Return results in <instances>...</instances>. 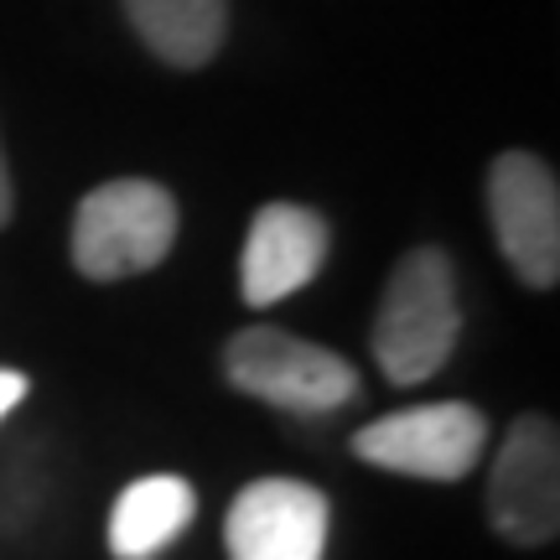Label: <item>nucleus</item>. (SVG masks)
Returning <instances> with one entry per match:
<instances>
[{
	"label": "nucleus",
	"mask_w": 560,
	"mask_h": 560,
	"mask_svg": "<svg viewBox=\"0 0 560 560\" xmlns=\"http://www.w3.org/2000/svg\"><path fill=\"white\" fill-rule=\"evenodd\" d=\"M457 285L452 260L436 244L410 249L384 285V306L374 322V359L389 384H425L457 348Z\"/></svg>",
	"instance_id": "f257e3e1"
},
{
	"label": "nucleus",
	"mask_w": 560,
	"mask_h": 560,
	"mask_svg": "<svg viewBox=\"0 0 560 560\" xmlns=\"http://www.w3.org/2000/svg\"><path fill=\"white\" fill-rule=\"evenodd\" d=\"M177 244V202L161 182L115 177L73 213V265L89 280H125L156 270Z\"/></svg>",
	"instance_id": "f03ea898"
},
{
	"label": "nucleus",
	"mask_w": 560,
	"mask_h": 560,
	"mask_svg": "<svg viewBox=\"0 0 560 560\" xmlns=\"http://www.w3.org/2000/svg\"><path fill=\"white\" fill-rule=\"evenodd\" d=\"M223 374L240 395L276 405V410H296V416H327L359 395V369L317 348L306 338H291L280 327H244L223 348Z\"/></svg>",
	"instance_id": "7ed1b4c3"
},
{
	"label": "nucleus",
	"mask_w": 560,
	"mask_h": 560,
	"mask_svg": "<svg viewBox=\"0 0 560 560\" xmlns=\"http://www.w3.org/2000/svg\"><path fill=\"white\" fill-rule=\"evenodd\" d=\"M482 446H488V420L482 410L462 400L446 405H416V410H395V416L363 425L353 436V452L374 462L384 472L425 482H457L478 467Z\"/></svg>",
	"instance_id": "20e7f679"
},
{
	"label": "nucleus",
	"mask_w": 560,
	"mask_h": 560,
	"mask_svg": "<svg viewBox=\"0 0 560 560\" xmlns=\"http://www.w3.org/2000/svg\"><path fill=\"white\" fill-rule=\"evenodd\" d=\"M488 219L503 260L535 291L560 280V187L556 172L529 151H503L488 166Z\"/></svg>",
	"instance_id": "39448f33"
},
{
	"label": "nucleus",
	"mask_w": 560,
	"mask_h": 560,
	"mask_svg": "<svg viewBox=\"0 0 560 560\" xmlns=\"http://www.w3.org/2000/svg\"><path fill=\"white\" fill-rule=\"evenodd\" d=\"M493 529L514 545H550L560 535V441L556 420L524 416L509 425L488 472Z\"/></svg>",
	"instance_id": "423d86ee"
},
{
	"label": "nucleus",
	"mask_w": 560,
	"mask_h": 560,
	"mask_svg": "<svg viewBox=\"0 0 560 560\" xmlns=\"http://www.w3.org/2000/svg\"><path fill=\"white\" fill-rule=\"evenodd\" d=\"M332 509L322 488L296 478H260L229 503L223 545L229 560H322Z\"/></svg>",
	"instance_id": "0eeeda50"
},
{
	"label": "nucleus",
	"mask_w": 560,
	"mask_h": 560,
	"mask_svg": "<svg viewBox=\"0 0 560 560\" xmlns=\"http://www.w3.org/2000/svg\"><path fill=\"white\" fill-rule=\"evenodd\" d=\"M327 219L301 208V202H265L240 260V291L249 306H276L296 296L301 285H312L327 260Z\"/></svg>",
	"instance_id": "6e6552de"
},
{
	"label": "nucleus",
	"mask_w": 560,
	"mask_h": 560,
	"mask_svg": "<svg viewBox=\"0 0 560 560\" xmlns=\"http://www.w3.org/2000/svg\"><path fill=\"white\" fill-rule=\"evenodd\" d=\"M192 514H198V493H192L187 478H177V472L136 478L120 499H115L109 550L120 560H151L192 524Z\"/></svg>",
	"instance_id": "1a4fd4ad"
},
{
	"label": "nucleus",
	"mask_w": 560,
	"mask_h": 560,
	"mask_svg": "<svg viewBox=\"0 0 560 560\" xmlns=\"http://www.w3.org/2000/svg\"><path fill=\"white\" fill-rule=\"evenodd\" d=\"M136 37L172 68L213 62L229 32V0H120Z\"/></svg>",
	"instance_id": "9d476101"
},
{
	"label": "nucleus",
	"mask_w": 560,
	"mask_h": 560,
	"mask_svg": "<svg viewBox=\"0 0 560 560\" xmlns=\"http://www.w3.org/2000/svg\"><path fill=\"white\" fill-rule=\"evenodd\" d=\"M21 395H26V374H16V369H0V416H11L21 405Z\"/></svg>",
	"instance_id": "9b49d317"
},
{
	"label": "nucleus",
	"mask_w": 560,
	"mask_h": 560,
	"mask_svg": "<svg viewBox=\"0 0 560 560\" xmlns=\"http://www.w3.org/2000/svg\"><path fill=\"white\" fill-rule=\"evenodd\" d=\"M11 219V177H5V156H0V229Z\"/></svg>",
	"instance_id": "f8f14e48"
}]
</instances>
